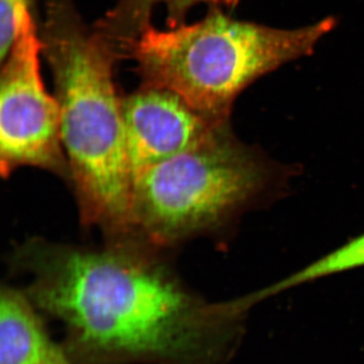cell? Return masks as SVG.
I'll return each instance as SVG.
<instances>
[{"mask_svg":"<svg viewBox=\"0 0 364 364\" xmlns=\"http://www.w3.org/2000/svg\"><path fill=\"white\" fill-rule=\"evenodd\" d=\"M267 163L228 124L146 171L133 184L131 238L172 247L222 226L267 188Z\"/></svg>","mask_w":364,"mask_h":364,"instance_id":"277c9868","label":"cell"},{"mask_svg":"<svg viewBox=\"0 0 364 364\" xmlns=\"http://www.w3.org/2000/svg\"><path fill=\"white\" fill-rule=\"evenodd\" d=\"M23 289H0V364H72Z\"/></svg>","mask_w":364,"mask_h":364,"instance_id":"52a82bcc","label":"cell"},{"mask_svg":"<svg viewBox=\"0 0 364 364\" xmlns=\"http://www.w3.org/2000/svg\"><path fill=\"white\" fill-rule=\"evenodd\" d=\"M123 111L133 184L155 165L196 147L226 126L208 121L176 93L151 86L142 85L124 97Z\"/></svg>","mask_w":364,"mask_h":364,"instance_id":"8992f818","label":"cell"},{"mask_svg":"<svg viewBox=\"0 0 364 364\" xmlns=\"http://www.w3.org/2000/svg\"><path fill=\"white\" fill-rule=\"evenodd\" d=\"M336 21L279 30L235 20L213 6L203 20L168 31L150 26L129 47L143 86L172 91L215 124H227L242 91L261 76L312 54Z\"/></svg>","mask_w":364,"mask_h":364,"instance_id":"3957f363","label":"cell"},{"mask_svg":"<svg viewBox=\"0 0 364 364\" xmlns=\"http://www.w3.org/2000/svg\"><path fill=\"white\" fill-rule=\"evenodd\" d=\"M160 249L136 239L78 247L32 239L14 267L42 315L64 326L72 364H226L243 316L191 291Z\"/></svg>","mask_w":364,"mask_h":364,"instance_id":"6da1fadb","label":"cell"},{"mask_svg":"<svg viewBox=\"0 0 364 364\" xmlns=\"http://www.w3.org/2000/svg\"><path fill=\"white\" fill-rule=\"evenodd\" d=\"M28 14L0 78V172L9 177L21 167H35L70 181L61 140L58 100L46 90L40 71L42 42Z\"/></svg>","mask_w":364,"mask_h":364,"instance_id":"5b68a950","label":"cell"},{"mask_svg":"<svg viewBox=\"0 0 364 364\" xmlns=\"http://www.w3.org/2000/svg\"><path fill=\"white\" fill-rule=\"evenodd\" d=\"M240 0H119L116 6L93 26L117 53L119 59L126 57L129 47L151 25L153 9L165 4L169 28L184 25L189 9L200 2L213 6H234Z\"/></svg>","mask_w":364,"mask_h":364,"instance_id":"ba28073f","label":"cell"},{"mask_svg":"<svg viewBox=\"0 0 364 364\" xmlns=\"http://www.w3.org/2000/svg\"><path fill=\"white\" fill-rule=\"evenodd\" d=\"M42 51L61 112V140L85 226L107 240L131 237L133 177L123 97L114 79L117 53L83 23L71 0H45Z\"/></svg>","mask_w":364,"mask_h":364,"instance_id":"7a4b0ae2","label":"cell"},{"mask_svg":"<svg viewBox=\"0 0 364 364\" xmlns=\"http://www.w3.org/2000/svg\"><path fill=\"white\" fill-rule=\"evenodd\" d=\"M360 267H364V234L326 254L286 279L249 294V299L253 305H256L263 299H269L270 296H277L282 291L301 286L306 282H312L329 275L350 272Z\"/></svg>","mask_w":364,"mask_h":364,"instance_id":"9c48e42d","label":"cell"},{"mask_svg":"<svg viewBox=\"0 0 364 364\" xmlns=\"http://www.w3.org/2000/svg\"><path fill=\"white\" fill-rule=\"evenodd\" d=\"M33 0H0V57L11 52L26 16L32 14Z\"/></svg>","mask_w":364,"mask_h":364,"instance_id":"30bf717a","label":"cell"}]
</instances>
